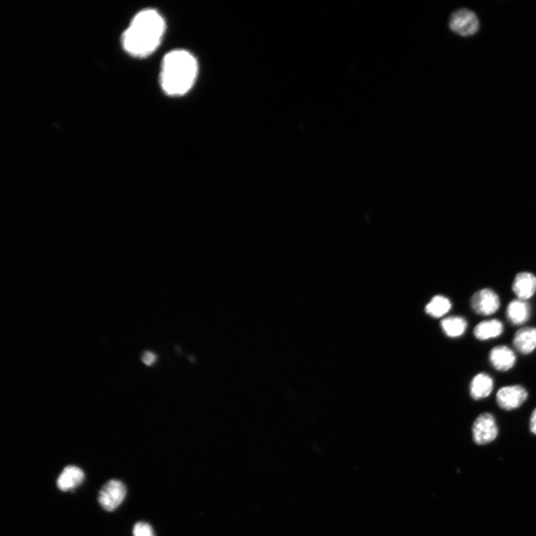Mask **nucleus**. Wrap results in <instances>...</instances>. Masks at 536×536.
<instances>
[{
	"instance_id": "9b49d317",
	"label": "nucleus",
	"mask_w": 536,
	"mask_h": 536,
	"mask_svg": "<svg viewBox=\"0 0 536 536\" xmlns=\"http://www.w3.org/2000/svg\"><path fill=\"white\" fill-rule=\"evenodd\" d=\"M84 479L83 471L74 466H68L61 472L57 481L60 490L67 492L77 488Z\"/></svg>"
},
{
	"instance_id": "4468645a",
	"label": "nucleus",
	"mask_w": 536,
	"mask_h": 536,
	"mask_svg": "<svg viewBox=\"0 0 536 536\" xmlns=\"http://www.w3.org/2000/svg\"><path fill=\"white\" fill-rule=\"evenodd\" d=\"M531 311L530 305L525 301L518 300L511 302L506 310V315L510 322L516 326L522 325L530 318Z\"/></svg>"
},
{
	"instance_id": "f03ea898",
	"label": "nucleus",
	"mask_w": 536,
	"mask_h": 536,
	"mask_svg": "<svg viewBox=\"0 0 536 536\" xmlns=\"http://www.w3.org/2000/svg\"><path fill=\"white\" fill-rule=\"evenodd\" d=\"M197 72V62L191 53L182 49L171 51L164 57L162 63V89L169 96H183L192 89Z\"/></svg>"
},
{
	"instance_id": "423d86ee",
	"label": "nucleus",
	"mask_w": 536,
	"mask_h": 536,
	"mask_svg": "<svg viewBox=\"0 0 536 536\" xmlns=\"http://www.w3.org/2000/svg\"><path fill=\"white\" fill-rule=\"evenodd\" d=\"M528 398L527 390L521 385L504 386L497 391L496 401L502 409L513 410L521 407Z\"/></svg>"
},
{
	"instance_id": "6ab92c4d",
	"label": "nucleus",
	"mask_w": 536,
	"mask_h": 536,
	"mask_svg": "<svg viewBox=\"0 0 536 536\" xmlns=\"http://www.w3.org/2000/svg\"><path fill=\"white\" fill-rule=\"evenodd\" d=\"M530 429L531 432L536 435V408L534 409L530 417Z\"/></svg>"
},
{
	"instance_id": "1a4fd4ad",
	"label": "nucleus",
	"mask_w": 536,
	"mask_h": 536,
	"mask_svg": "<svg viewBox=\"0 0 536 536\" xmlns=\"http://www.w3.org/2000/svg\"><path fill=\"white\" fill-rule=\"evenodd\" d=\"M513 290L520 300H528L536 292V277L530 273H518L514 280Z\"/></svg>"
},
{
	"instance_id": "a211bd4d",
	"label": "nucleus",
	"mask_w": 536,
	"mask_h": 536,
	"mask_svg": "<svg viewBox=\"0 0 536 536\" xmlns=\"http://www.w3.org/2000/svg\"><path fill=\"white\" fill-rule=\"evenodd\" d=\"M157 360V357L155 354L151 352H145L143 355L142 360L143 362L148 366H152L155 363V361Z\"/></svg>"
},
{
	"instance_id": "f3484780",
	"label": "nucleus",
	"mask_w": 536,
	"mask_h": 536,
	"mask_svg": "<svg viewBox=\"0 0 536 536\" xmlns=\"http://www.w3.org/2000/svg\"><path fill=\"white\" fill-rule=\"evenodd\" d=\"M133 536H155L150 525L145 522L136 523L133 529Z\"/></svg>"
},
{
	"instance_id": "7ed1b4c3",
	"label": "nucleus",
	"mask_w": 536,
	"mask_h": 536,
	"mask_svg": "<svg viewBox=\"0 0 536 536\" xmlns=\"http://www.w3.org/2000/svg\"><path fill=\"white\" fill-rule=\"evenodd\" d=\"M126 493V486L122 482L110 480L99 492L98 503L107 512H113L123 502Z\"/></svg>"
},
{
	"instance_id": "dca6fc26",
	"label": "nucleus",
	"mask_w": 536,
	"mask_h": 536,
	"mask_svg": "<svg viewBox=\"0 0 536 536\" xmlns=\"http://www.w3.org/2000/svg\"><path fill=\"white\" fill-rule=\"evenodd\" d=\"M452 308V303L443 296H434L426 308V313L433 318L445 315Z\"/></svg>"
},
{
	"instance_id": "20e7f679",
	"label": "nucleus",
	"mask_w": 536,
	"mask_h": 536,
	"mask_svg": "<svg viewBox=\"0 0 536 536\" xmlns=\"http://www.w3.org/2000/svg\"><path fill=\"white\" fill-rule=\"evenodd\" d=\"M498 435V428L494 416L485 412L479 415L472 426L473 440L482 445L494 441Z\"/></svg>"
},
{
	"instance_id": "2eb2a0df",
	"label": "nucleus",
	"mask_w": 536,
	"mask_h": 536,
	"mask_svg": "<svg viewBox=\"0 0 536 536\" xmlns=\"http://www.w3.org/2000/svg\"><path fill=\"white\" fill-rule=\"evenodd\" d=\"M467 326L466 320L461 317L447 318L441 322L443 331L450 338L462 336L466 332Z\"/></svg>"
},
{
	"instance_id": "f257e3e1",
	"label": "nucleus",
	"mask_w": 536,
	"mask_h": 536,
	"mask_svg": "<svg viewBox=\"0 0 536 536\" xmlns=\"http://www.w3.org/2000/svg\"><path fill=\"white\" fill-rule=\"evenodd\" d=\"M166 31L163 17L155 9L139 12L122 36L124 51L132 56L144 58L159 46Z\"/></svg>"
},
{
	"instance_id": "ddd939ff",
	"label": "nucleus",
	"mask_w": 536,
	"mask_h": 536,
	"mask_svg": "<svg viewBox=\"0 0 536 536\" xmlns=\"http://www.w3.org/2000/svg\"><path fill=\"white\" fill-rule=\"evenodd\" d=\"M504 326L498 320H485L476 327L473 329V335L479 341H488L496 339L502 334Z\"/></svg>"
},
{
	"instance_id": "9d476101",
	"label": "nucleus",
	"mask_w": 536,
	"mask_h": 536,
	"mask_svg": "<svg viewBox=\"0 0 536 536\" xmlns=\"http://www.w3.org/2000/svg\"><path fill=\"white\" fill-rule=\"evenodd\" d=\"M514 345L521 354L532 353L536 348V328L525 327L518 329L514 336Z\"/></svg>"
},
{
	"instance_id": "39448f33",
	"label": "nucleus",
	"mask_w": 536,
	"mask_h": 536,
	"mask_svg": "<svg viewBox=\"0 0 536 536\" xmlns=\"http://www.w3.org/2000/svg\"><path fill=\"white\" fill-rule=\"evenodd\" d=\"M479 25L477 15L466 8L455 11L450 20L452 31L461 36L475 34L479 30Z\"/></svg>"
},
{
	"instance_id": "f8f14e48",
	"label": "nucleus",
	"mask_w": 536,
	"mask_h": 536,
	"mask_svg": "<svg viewBox=\"0 0 536 536\" xmlns=\"http://www.w3.org/2000/svg\"><path fill=\"white\" fill-rule=\"evenodd\" d=\"M494 382L486 373H479L471 381L470 395L475 400L488 398L492 392Z\"/></svg>"
},
{
	"instance_id": "6e6552de",
	"label": "nucleus",
	"mask_w": 536,
	"mask_h": 536,
	"mask_svg": "<svg viewBox=\"0 0 536 536\" xmlns=\"http://www.w3.org/2000/svg\"><path fill=\"white\" fill-rule=\"evenodd\" d=\"M490 361L492 367L497 370L506 372L515 366L516 356L515 353L508 346H497L491 351Z\"/></svg>"
},
{
	"instance_id": "0eeeda50",
	"label": "nucleus",
	"mask_w": 536,
	"mask_h": 536,
	"mask_svg": "<svg viewBox=\"0 0 536 536\" xmlns=\"http://www.w3.org/2000/svg\"><path fill=\"white\" fill-rule=\"evenodd\" d=\"M471 305L477 314L482 316H490L495 314L499 308L500 300L495 292L485 289L473 295Z\"/></svg>"
}]
</instances>
